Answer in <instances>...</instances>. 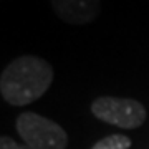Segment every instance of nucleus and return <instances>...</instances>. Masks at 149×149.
Returning a JSON list of instances; mask_svg holds the SVG:
<instances>
[{"mask_svg":"<svg viewBox=\"0 0 149 149\" xmlns=\"http://www.w3.org/2000/svg\"><path fill=\"white\" fill-rule=\"evenodd\" d=\"M53 81V68L47 60L23 55L12 60L0 76V93L13 106H27L40 100Z\"/></svg>","mask_w":149,"mask_h":149,"instance_id":"obj_1","label":"nucleus"},{"mask_svg":"<svg viewBox=\"0 0 149 149\" xmlns=\"http://www.w3.org/2000/svg\"><path fill=\"white\" fill-rule=\"evenodd\" d=\"M15 128L30 149H65L68 143L66 131L60 124L37 113H22Z\"/></svg>","mask_w":149,"mask_h":149,"instance_id":"obj_2","label":"nucleus"},{"mask_svg":"<svg viewBox=\"0 0 149 149\" xmlns=\"http://www.w3.org/2000/svg\"><path fill=\"white\" fill-rule=\"evenodd\" d=\"M91 111L98 119L123 129L139 128L146 119V109L143 104L128 98L101 96L93 101Z\"/></svg>","mask_w":149,"mask_h":149,"instance_id":"obj_3","label":"nucleus"},{"mask_svg":"<svg viewBox=\"0 0 149 149\" xmlns=\"http://www.w3.org/2000/svg\"><path fill=\"white\" fill-rule=\"evenodd\" d=\"M60 20L70 25H86L101 12V0H50Z\"/></svg>","mask_w":149,"mask_h":149,"instance_id":"obj_4","label":"nucleus"},{"mask_svg":"<svg viewBox=\"0 0 149 149\" xmlns=\"http://www.w3.org/2000/svg\"><path fill=\"white\" fill-rule=\"evenodd\" d=\"M131 148V139L123 134H111L103 138L101 141L93 146L91 149H129Z\"/></svg>","mask_w":149,"mask_h":149,"instance_id":"obj_5","label":"nucleus"},{"mask_svg":"<svg viewBox=\"0 0 149 149\" xmlns=\"http://www.w3.org/2000/svg\"><path fill=\"white\" fill-rule=\"evenodd\" d=\"M0 149H30L27 144H18L15 143L8 136H2L0 138Z\"/></svg>","mask_w":149,"mask_h":149,"instance_id":"obj_6","label":"nucleus"}]
</instances>
